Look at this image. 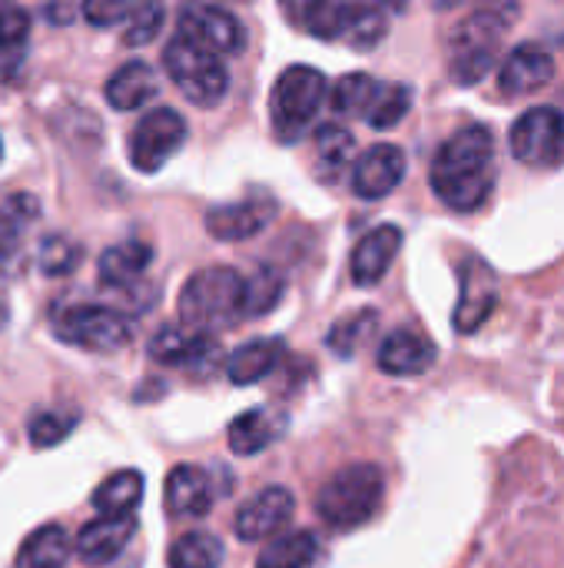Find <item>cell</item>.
Masks as SVG:
<instances>
[{
	"label": "cell",
	"instance_id": "obj_1",
	"mask_svg": "<svg viewBox=\"0 0 564 568\" xmlns=\"http://www.w3.org/2000/svg\"><path fill=\"white\" fill-rule=\"evenodd\" d=\"M495 136L489 126L472 123L452 133L429 170L435 196L455 213H475L489 203L495 190Z\"/></svg>",
	"mask_w": 564,
	"mask_h": 568
},
{
	"label": "cell",
	"instance_id": "obj_2",
	"mask_svg": "<svg viewBox=\"0 0 564 568\" xmlns=\"http://www.w3.org/2000/svg\"><path fill=\"white\" fill-rule=\"evenodd\" d=\"M386 496V476L376 463H349L339 473H332L319 496H316V513L326 526L349 532L366 526Z\"/></svg>",
	"mask_w": 564,
	"mask_h": 568
},
{
	"label": "cell",
	"instance_id": "obj_3",
	"mask_svg": "<svg viewBox=\"0 0 564 568\" xmlns=\"http://www.w3.org/2000/svg\"><path fill=\"white\" fill-rule=\"evenodd\" d=\"M243 316V276L229 266H209L186 280L180 293V320L193 329H219Z\"/></svg>",
	"mask_w": 564,
	"mask_h": 568
},
{
	"label": "cell",
	"instance_id": "obj_4",
	"mask_svg": "<svg viewBox=\"0 0 564 568\" xmlns=\"http://www.w3.org/2000/svg\"><path fill=\"white\" fill-rule=\"evenodd\" d=\"M136 333V323L110 306L96 303H73L53 310V336L66 346L90 349V353H113L123 349Z\"/></svg>",
	"mask_w": 564,
	"mask_h": 568
},
{
	"label": "cell",
	"instance_id": "obj_5",
	"mask_svg": "<svg viewBox=\"0 0 564 568\" xmlns=\"http://www.w3.org/2000/svg\"><path fill=\"white\" fill-rule=\"evenodd\" d=\"M163 67H166L170 80L176 83V90L196 106H216L229 90V73H226L223 60L180 33L166 43Z\"/></svg>",
	"mask_w": 564,
	"mask_h": 568
},
{
	"label": "cell",
	"instance_id": "obj_6",
	"mask_svg": "<svg viewBox=\"0 0 564 568\" xmlns=\"http://www.w3.org/2000/svg\"><path fill=\"white\" fill-rule=\"evenodd\" d=\"M326 100V77L316 67L296 63L286 67L269 93V116L279 140H296L322 110Z\"/></svg>",
	"mask_w": 564,
	"mask_h": 568
},
{
	"label": "cell",
	"instance_id": "obj_7",
	"mask_svg": "<svg viewBox=\"0 0 564 568\" xmlns=\"http://www.w3.org/2000/svg\"><path fill=\"white\" fill-rule=\"evenodd\" d=\"M509 17L499 10H479L452 33V77L462 87L479 83L495 67V50L509 30Z\"/></svg>",
	"mask_w": 564,
	"mask_h": 568
},
{
	"label": "cell",
	"instance_id": "obj_8",
	"mask_svg": "<svg viewBox=\"0 0 564 568\" xmlns=\"http://www.w3.org/2000/svg\"><path fill=\"white\" fill-rule=\"evenodd\" d=\"M509 143L512 156L529 166H558L564 163V110L532 106L515 120Z\"/></svg>",
	"mask_w": 564,
	"mask_h": 568
},
{
	"label": "cell",
	"instance_id": "obj_9",
	"mask_svg": "<svg viewBox=\"0 0 564 568\" xmlns=\"http://www.w3.org/2000/svg\"><path fill=\"white\" fill-rule=\"evenodd\" d=\"M186 120L173 106H153L130 133V163L140 173H156L186 143Z\"/></svg>",
	"mask_w": 564,
	"mask_h": 568
},
{
	"label": "cell",
	"instance_id": "obj_10",
	"mask_svg": "<svg viewBox=\"0 0 564 568\" xmlns=\"http://www.w3.org/2000/svg\"><path fill=\"white\" fill-rule=\"evenodd\" d=\"M499 306V276L482 256H465L459 263V303L452 326L462 336L479 333Z\"/></svg>",
	"mask_w": 564,
	"mask_h": 568
},
{
	"label": "cell",
	"instance_id": "obj_11",
	"mask_svg": "<svg viewBox=\"0 0 564 568\" xmlns=\"http://www.w3.org/2000/svg\"><path fill=\"white\" fill-rule=\"evenodd\" d=\"M180 37L193 40L196 47L209 50V53H243L246 50V30L243 23L216 7V3H203V0H189L180 7Z\"/></svg>",
	"mask_w": 564,
	"mask_h": 568
},
{
	"label": "cell",
	"instance_id": "obj_12",
	"mask_svg": "<svg viewBox=\"0 0 564 568\" xmlns=\"http://www.w3.org/2000/svg\"><path fill=\"white\" fill-rule=\"evenodd\" d=\"M439 359V349L435 343L416 329V326H399L392 329L382 343H379V353H376V363L386 376H399V379H409V376H422L435 366Z\"/></svg>",
	"mask_w": 564,
	"mask_h": 568
},
{
	"label": "cell",
	"instance_id": "obj_13",
	"mask_svg": "<svg viewBox=\"0 0 564 568\" xmlns=\"http://www.w3.org/2000/svg\"><path fill=\"white\" fill-rule=\"evenodd\" d=\"M296 513V499L286 486H269L256 493L239 513H236V539L239 542H263L273 539Z\"/></svg>",
	"mask_w": 564,
	"mask_h": 568
},
{
	"label": "cell",
	"instance_id": "obj_14",
	"mask_svg": "<svg viewBox=\"0 0 564 568\" xmlns=\"http://www.w3.org/2000/svg\"><path fill=\"white\" fill-rule=\"evenodd\" d=\"M406 153L396 143H376L352 166V193L359 200H382L406 180Z\"/></svg>",
	"mask_w": 564,
	"mask_h": 568
},
{
	"label": "cell",
	"instance_id": "obj_15",
	"mask_svg": "<svg viewBox=\"0 0 564 568\" xmlns=\"http://www.w3.org/2000/svg\"><path fill=\"white\" fill-rule=\"evenodd\" d=\"M555 77V60L539 43L515 47L499 70V90L505 97H532Z\"/></svg>",
	"mask_w": 564,
	"mask_h": 568
},
{
	"label": "cell",
	"instance_id": "obj_16",
	"mask_svg": "<svg viewBox=\"0 0 564 568\" xmlns=\"http://www.w3.org/2000/svg\"><path fill=\"white\" fill-rule=\"evenodd\" d=\"M150 359L160 366H199L209 356H219V346L209 333L193 329V326H163L153 339H150Z\"/></svg>",
	"mask_w": 564,
	"mask_h": 568
},
{
	"label": "cell",
	"instance_id": "obj_17",
	"mask_svg": "<svg viewBox=\"0 0 564 568\" xmlns=\"http://www.w3.org/2000/svg\"><path fill=\"white\" fill-rule=\"evenodd\" d=\"M399 250H402V230L399 226L382 223V226L369 230L352 250V263H349L352 283L356 286H376L389 273V266L396 263Z\"/></svg>",
	"mask_w": 564,
	"mask_h": 568
},
{
	"label": "cell",
	"instance_id": "obj_18",
	"mask_svg": "<svg viewBox=\"0 0 564 568\" xmlns=\"http://www.w3.org/2000/svg\"><path fill=\"white\" fill-rule=\"evenodd\" d=\"M133 532H136V519L133 516H100L96 523L80 529L73 549H76L80 562L106 566V562H113L130 546Z\"/></svg>",
	"mask_w": 564,
	"mask_h": 568
},
{
	"label": "cell",
	"instance_id": "obj_19",
	"mask_svg": "<svg viewBox=\"0 0 564 568\" xmlns=\"http://www.w3.org/2000/svg\"><path fill=\"white\" fill-rule=\"evenodd\" d=\"M273 220V203L269 200H243V203H226V206H213L206 213V233L226 243L236 240H249L259 230H266V223Z\"/></svg>",
	"mask_w": 564,
	"mask_h": 568
},
{
	"label": "cell",
	"instance_id": "obj_20",
	"mask_svg": "<svg viewBox=\"0 0 564 568\" xmlns=\"http://www.w3.org/2000/svg\"><path fill=\"white\" fill-rule=\"evenodd\" d=\"M213 509V483L199 466H176L166 476V513L173 519H199Z\"/></svg>",
	"mask_w": 564,
	"mask_h": 568
},
{
	"label": "cell",
	"instance_id": "obj_21",
	"mask_svg": "<svg viewBox=\"0 0 564 568\" xmlns=\"http://www.w3.org/2000/svg\"><path fill=\"white\" fill-rule=\"evenodd\" d=\"M286 20L319 40H342L349 3L346 0H279Z\"/></svg>",
	"mask_w": 564,
	"mask_h": 568
},
{
	"label": "cell",
	"instance_id": "obj_22",
	"mask_svg": "<svg viewBox=\"0 0 564 568\" xmlns=\"http://www.w3.org/2000/svg\"><path fill=\"white\" fill-rule=\"evenodd\" d=\"M103 93H106V100H110L113 110L130 113V110L146 106V103L160 93V77H156V70H153L150 63L130 60V63H123V67L106 80Z\"/></svg>",
	"mask_w": 564,
	"mask_h": 568
},
{
	"label": "cell",
	"instance_id": "obj_23",
	"mask_svg": "<svg viewBox=\"0 0 564 568\" xmlns=\"http://www.w3.org/2000/svg\"><path fill=\"white\" fill-rule=\"evenodd\" d=\"M286 429V416L276 413V409H249L243 416H236L229 423V449L236 456H256L263 449H269Z\"/></svg>",
	"mask_w": 564,
	"mask_h": 568
},
{
	"label": "cell",
	"instance_id": "obj_24",
	"mask_svg": "<svg viewBox=\"0 0 564 568\" xmlns=\"http://www.w3.org/2000/svg\"><path fill=\"white\" fill-rule=\"evenodd\" d=\"M153 263V250L150 243L143 240H123L116 246H110L100 263H96V276H100V286H110V290H123V286H133Z\"/></svg>",
	"mask_w": 564,
	"mask_h": 568
},
{
	"label": "cell",
	"instance_id": "obj_25",
	"mask_svg": "<svg viewBox=\"0 0 564 568\" xmlns=\"http://www.w3.org/2000/svg\"><path fill=\"white\" fill-rule=\"evenodd\" d=\"M283 353H286V349H283L279 339H253V343L239 346V349L229 356L226 373H229V379H233L236 386H253V383L266 379V376L279 366Z\"/></svg>",
	"mask_w": 564,
	"mask_h": 568
},
{
	"label": "cell",
	"instance_id": "obj_26",
	"mask_svg": "<svg viewBox=\"0 0 564 568\" xmlns=\"http://www.w3.org/2000/svg\"><path fill=\"white\" fill-rule=\"evenodd\" d=\"M70 559V536L63 526H40L17 552V568H63Z\"/></svg>",
	"mask_w": 564,
	"mask_h": 568
},
{
	"label": "cell",
	"instance_id": "obj_27",
	"mask_svg": "<svg viewBox=\"0 0 564 568\" xmlns=\"http://www.w3.org/2000/svg\"><path fill=\"white\" fill-rule=\"evenodd\" d=\"M143 499V476L136 469H120L103 479L93 493V509L100 516H130Z\"/></svg>",
	"mask_w": 564,
	"mask_h": 568
},
{
	"label": "cell",
	"instance_id": "obj_28",
	"mask_svg": "<svg viewBox=\"0 0 564 568\" xmlns=\"http://www.w3.org/2000/svg\"><path fill=\"white\" fill-rule=\"evenodd\" d=\"M319 559V539L302 529V532H289L283 539H273L259 559L256 568H312V562Z\"/></svg>",
	"mask_w": 564,
	"mask_h": 568
},
{
	"label": "cell",
	"instance_id": "obj_29",
	"mask_svg": "<svg viewBox=\"0 0 564 568\" xmlns=\"http://www.w3.org/2000/svg\"><path fill=\"white\" fill-rule=\"evenodd\" d=\"M409 106H412V90L406 83H382L379 80L372 97H369L362 120L376 130H392L396 123H402Z\"/></svg>",
	"mask_w": 564,
	"mask_h": 568
},
{
	"label": "cell",
	"instance_id": "obj_30",
	"mask_svg": "<svg viewBox=\"0 0 564 568\" xmlns=\"http://www.w3.org/2000/svg\"><path fill=\"white\" fill-rule=\"evenodd\" d=\"M33 220H37V200L27 193H17L0 206V266L13 260Z\"/></svg>",
	"mask_w": 564,
	"mask_h": 568
},
{
	"label": "cell",
	"instance_id": "obj_31",
	"mask_svg": "<svg viewBox=\"0 0 564 568\" xmlns=\"http://www.w3.org/2000/svg\"><path fill=\"white\" fill-rule=\"evenodd\" d=\"M223 542L209 532H186L170 546V568H219L223 566Z\"/></svg>",
	"mask_w": 564,
	"mask_h": 568
},
{
	"label": "cell",
	"instance_id": "obj_32",
	"mask_svg": "<svg viewBox=\"0 0 564 568\" xmlns=\"http://www.w3.org/2000/svg\"><path fill=\"white\" fill-rule=\"evenodd\" d=\"M376 326H379V313H376V310H359V313L342 316V320L329 329L326 343H329V349H332L339 359H352V356L359 353V346L376 333Z\"/></svg>",
	"mask_w": 564,
	"mask_h": 568
},
{
	"label": "cell",
	"instance_id": "obj_33",
	"mask_svg": "<svg viewBox=\"0 0 564 568\" xmlns=\"http://www.w3.org/2000/svg\"><path fill=\"white\" fill-rule=\"evenodd\" d=\"M80 416L76 413H63V409H40L30 416L27 423V436L33 449H53L60 446L73 429H76Z\"/></svg>",
	"mask_w": 564,
	"mask_h": 568
},
{
	"label": "cell",
	"instance_id": "obj_34",
	"mask_svg": "<svg viewBox=\"0 0 564 568\" xmlns=\"http://www.w3.org/2000/svg\"><path fill=\"white\" fill-rule=\"evenodd\" d=\"M283 296V276L276 270H259L256 276L243 280V316L256 320L266 316Z\"/></svg>",
	"mask_w": 564,
	"mask_h": 568
},
{
	"label": "cell",
	"instance_id": "obj_35",
	"mask_svg": "<svg viewBox=\"0 0 564 568\" xmlns=\"http://www.w3.org/2000/svg\"><path fill=\"white\" fill-rule=\"evenodd\" d=\"M166 23V7L163 0H140L133 3L130 17H126V27H123V43L126 47H143L150 40H156V33L163 30Z\"/></svg>",
	"mask_w": 564,
	"mask_h": 568
},
{
	"label": "cell",
	"instance_id": "obj_36",
	"mask_svg": "<svg viewBox=\"0 0 564 568\" xmlns=\"http://www.w3.org/2000/svg\"><path fill=\"white\" fill-rule=\"evenodd\" d=\"M376 77L369 73H346L336 87H332V110L339 116H362L369 106V97L376 90Z\"/></svg>",
	"mask_w": 564,
	"mask_h": 568
},
{
	"label": "cell",
	"instance_id": "obj_37",
	"mask_svg": "<svg viewBox=\"0 0 564 568\" xmlns=\"http://www.w3.org/2000/svg\"><path fill=\"white\" fill-rule=\"evenodd\" d=\"M389 33V17L362 10L356 3H349V20H346V33L342 40H349L356 50H372L376 43H382V37Z\"/></svg>",
	"mask_w": 564,
	"mask_h": 568
},
{
	"label": "cell",
	"instance_id": "obj_38",
	"mask_svg": "<svg viewBox=\"0 0 564 568\" xmlns=\"http://www.w3.org/2000/svg\"><path fill=\"white\" fill-rule=\"evenodd\" d=\"M352 150H356V140H352V133H349L346 126L326 123V126H319V130H316V153H319V160H322L326 173L342 170V166L349 163Z\"/></svg>",
	"mask_w": 564,
	"mask_h": 568
},
{
	"label": "cell",
	"instance_id": "obj_39",
	"mask_svg": "<svg viewBox=\"0 0 564 568\" xmlns=\"http://www.w3.org/2000/svg\"><path fill=\"white\" fill-rule=\"evenodd\" d=\"M80 260H83V250L70 236H47L40 246V270L47 276H66L80 266Z\"/></svg>",
	"mask_w": 564,
	"mask_h": 568
},
{
	"label": "cell",
	"instance_id": "obj_40",
	"mask_svg": "<svg viewBox=\"0 0 564 568\" xmlns=\"http://www.w3.org/2000/svg\"><path fill=\"white\" fill-rule=\"evenodd\" d=\"M30 37V13L20 7H0V57L13 53Z\"/></svg>",
	"mask_w": 564,
	"mask_h": 568
},
{
	"label": "cell",
	"instance_id": "obj_41",
	"mask_svg": "<svg viewBox=\"0 0 564 568\" xmlns=\"http://www.w3.org/2000/svg\"><path fill=\"white\" fill-rule=\"evenodd\" d=\"M133 3L130 0H80V13L93 27H116L130 17Z\"/></svg>",
	"mask_w": 564,
	"mask_h": 568
},
{
	"label": "cell",
	"instance_id": "obj_42",
	"mask_svg": "<svg viewBox=\"0 0 564 568\" xmlns=\"http://www.w3.org/2000/svg\"><path fill=\"white\" fill-rule=\"evenodd\" d=\"M352 3H356V7H362V10H372V13L389 17V13L406 10V3H409V0H352Z\"/></svg>",
	"mask_w": 564,
	"mask_h": 568
},
{
	"label": "cell",
	"instance_id": "obj_43",
	"mask_svg": "<svg viewBox=\"0 0 564 568\" xmlns=\"http://www.w3.org/2000/svg\"><path fill=\"white\" fill-rule=\"evenodd\" d=\"M3 323H7V306L0 303V329H3Z\"/></svg>",
	"mask_w": 564,
	"mask_h": 568
},
{
	"label": "cell",
	"instance_id": "obj_44",
	"mask_svg": "<svg viewBox=\"0 0 564 568\" xmlns=\"http://www.w3.org/2000/svg\"><path fill=\"white\" fill-rule=\"evenodd\" d=\"M0 156H3V143H0Z\"/></svg>",
	"mask_w": 564,
	"mask_h": 568
}]
</instances>
